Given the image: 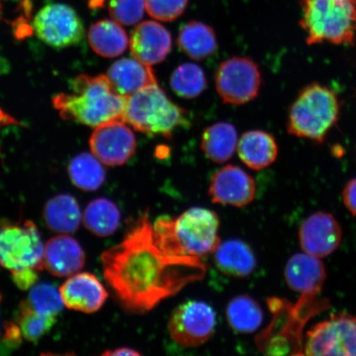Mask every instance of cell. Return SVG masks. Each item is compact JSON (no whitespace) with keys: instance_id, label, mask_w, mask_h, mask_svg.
<instances>
[{"instance_id":"6da1fadb","label":"cell","mask_w":356,"mask_h":356,"mask_svg":"<svg viewBox=\"0 0 356 356\" xmlns=\"http://www.w3.org/2000/svg\"><path fill=\"white\" fill-rule=\"evenodd\" d=\"M106 282L131 314L152 310L189 284L202 280L207 265L197 257L167 254L156 243L148 211L129 226L122 241L102 253Z\"/></svg>"},{"instance_id":"7a4b0ae2","label":"cell","mask_w":356,"mask_h":356,"mask_svg":"<svg viewBox=\"0 0 356 356\" xmlns=\"http://www.w3.org/2000/svg\"><path fill=\"white\" fill-rule=\"evenodd\" d=\"M219 227L215 212L193 207L175 218H159L154 225V240L168 255L202 258L219 247Z\"/></svg>"},{"instance_id":"3957f363","label":"cell","mask_w":356,"mask_h":356,"mask_svg":"<svg viewBox=\"0 0 356 356\" xmlns=\"http://www.w3.org/2000/svg\"><path fill=\"white\" fill-rule=\"evenodd\" d=\"M70 89V93H60L53 99L62 118L92 127L122 120L127 97L115 90L105 75H79Z\"/></svg>"},{"instance_id":"277c9868","label":"cell","mask_w":356,"mask_h":356,"mask_svg":"<svg viewBox=\"0 0 356 356\" xmlns=\"http://www.w3.org/2000/svg\"><path fill=\"white\" fill-rule=\"evenodd\" d=\"M341 104L335 91L318 83L305 87L289 111V134L323 143L339 120Z\"/></svg>"},{"instance_id":"5b68a950","label":"cell","mask_w":356,"mask_h":356,"mask_svg":"<svg viewBox=\"0 0 356 356\" xmlns=\"http://www.w3.org/2000/svg\"><path fill=\"white\" fill-rule=\"evenodd\" d=\"M300 26L309 44H353L356 0H304Z\"/></svg>"},{"instance_id":"8992f818","label":"cell","mask_w":356,"mask_h":356,"mask_svg":"<svg viewBox=\"0 0 356 356\" xmlns=\"http://www.w3.org/2000/svg\"><path fill=\"white\" fill-rule=\"evenodd\" d=\"M122 121L138 131L168 138L178 127L190 124L188 113L173 104L158 83L127 97Z\"/></svg>"},{"instance_id":"52a82bcc","label":"cell","mask_w":356,"mask_h":356,"mask_svg":"<svg viewBox=\"0 0 356 356\" xmlns=\"http://www.w3.org/2000/svg\"><path fill=\"white\" fill-rule=\"evenodd\" d=\"M44 246L33 221L24 224H0V266L12 273L43 269Z\"/></svg>"},{"instance_id":"ba28073f","label":"cell","mask_w":356,"mask_h":356,"mask_svg":"<svg viewBox=\"0 0 356 356\" xmlns=\"http://www.w3.org/2000/svg\"><path fill=\"white\" fill-rule=\"evenodd\" d=\"M307 355L356 356V316L340 314L307 332Z\"/></svg>"},{"instance_id":"9c48e42d","label":"cell","mask_w":356,"mask_h":356,"mask_svg":"<svg viewBox=\"0 0 356 356\" xmlns=\"http://www.w3.org/2000/svg\"><path fill=\"white\" fill-rule=\"evenodd\" d=\"M216 86L225 104H248L255 99L260 91L261 75L259 66L250 58H230L222 62L218 69Z\"/></svg>"},{"instance_id":"30bf717a","label":"cell","mask_w":356,"mask_h":356,"mask_svg":"<svg viewBox=\"0 0 356 356\" xmlns=\"http://www.w3.org/2000/svg\"><path fill=\"white\" fill-rule=\"evenodd\" d=\"M216 323V314L211 306L202 301H188L172 312L168 332L177 344L197 347L211 339Z\"/></svg>"},{"instance_id":"8fae6325","label":"cell","mask_w":356,"mask_h":356,"mask_svg":"<svg viewBox=\"0 0 356 356\" xmlns=\"http://www.w3.org/2000/svg\"><path fill=\"white\" fill-rule=\"evenodd\" d=\"M33 29L41 41L58 49L74 46L84 37L83 22L77 13L62 3L42 8L35 17Z\"/></svg>"},{"instance_id":"7c38bea8","label":"cell","mask_w":356,"mask_h":356,"mask_svg":"<svg viewBox=\"0 0 356 356\" xmlns=\"http://www.w3.org/2000/svg\"><path fill=\"white\" fill-rule=\"evenodd\" d=\"M124 123L115 120L100 124L92 133L89 141L92 152L105 165H123L135 154V135Z\"/></svg>"},{"instance_id":"4fadbf2b","label":"cell","mask_w":356,"mask_h":356,"mask_svg":"<svg viewBox=\"0 0 356 356\" xmlns=\"http://www.w3.org/2000/svg\"><path fill=\"white\" fill-rule=\"evenodd\" d=\"M299 237L305 253L323 258L331 255L340 246L342 230L331 213L317 212L302 222Z\"/></svg>"},{"instance_id":"5bb4252c","label":"cell","mask_w":356,"mask_h":356,"mask_svg":"<svg viewBox=\"0 0 356 356\" xmlns=\"http://www.w3.org/2000/svg\"><path fill=\"white\" fill-rule=\"evenodd\" d=\"M209 194L213 202L236 207H246L255 198L256 184L241 168L228 165L213 175Z\"/></svg>"},{"instance_id":"9a60e30c","label":"cell","mask_w":356,"mask_h":356,"mask_svg":"<svg viewBox=\"0 0 356 356\" xmlns=\"http://www.w3.org/2000/svg\"><path fill=\"white\" fill-rule=\"evenodd\" d=\"M284 277L289 287L300 293L302 304H307L321 292L327 273L319 258L305 252L298 253L289 258Z\"/></svg>"},{"instance_id":"2e32d148","label":"cell","mask_w":356,"mask_h":356,"mask_svg":"<svg viewBox=\"0 0 356 356\" xmlns=\"http://www.w3.org/2000/svg\"><path fill=\"white\" fill-rule=\"evenodd\" d=\"M59 291L66 308L86 314L96 313L108 298V293L100 280L88 273L70 277Z\"/></svg>"},{"instance_id":"e0dca14e","label":"cell","mask_w":356,"mask_h":356,"mask_svg":"<svg viewBox=\"0 0 356 356\" xmlns=\"http://www.w3.org/2000/svg\"><path fill=\"white\" fill-rule=\"evenodd\" d=\"M130 47L135 59L149 66L157 65L165 60L171 51V35L158 22L145 21L134 30Z\"/></svg>"},{"instance_id":"ac0fdd59","label":"cell","mask_w":356,"mask_h":356,"mask_svg":"<svg viewBox=\"0 0 356 356\" xmlns=\"http://www.w3.org/2000/svg\"><path fill=\"white\" fill-rule=\"evenodd\" d=\"M86 258L76 240L61 234L51 238L44 245L43 269L56 277H72L83 269Z\"/></svg>"},{"instance_id":"d6986e66","label":"cell","mask_w":356,"mask_h":356,"mask_svg":"<svg viewBox=\"0 0 356 356\" xmlns=\"http://www.w3.org/2000/svg\"><path fill=\"white\" fill-rule=\"evenodd\" d=\"M106 77L115 90L124 97L158 83L152 68L136 59H122L115 62L110 67Z\"/></svg>"},{"instance_id":"ffe728a7","label":"cell","mask_w":356,"mask_h":356,"mask_svg":"<svg viewBox=\"0 0 356 356\" xmlns=\"http://www.w3.org/2000/svg\"><path fill=\"white\" fill-rule=\"evenodd\" d=\"M213 261L221 273L236 278L248 277L257 266L252 248L239 239L220 243L213 252Z\"/></svg>"},{"instance_id":"44dd1931","label":"cell","mask_w":356,"mask_h":356,"mask_svg":"<svg viewBox=\"0 0 356 356\" xmlns=\"http://www.w3.org/2000/svg\"><path fill=\"white\" fill-rule=\"evenodd\" d=\"M238 152L243 163L254 170L266 168L277 159L278 145L275 137L264 131L244 133L238 144Z\"/></svg>"},{"instance_id":"7402d4cb","label":"cell","mask_w":356,"mask_h":356,"mask_svg":"<svg viewBox=\"0 0 356 356\" xmlns=\"http://www.w3.org/2000/svg\"><path fill=\"white\" fill-rule=\"evenodd\" d=\"M44 220L53 232H76L83 219L77 200L70 194H60L49 200L43 210Z\"/></svg>"},{"instance_id":"603a6c76","label":"cell","mask_w":356,"mask_h":356,"mask_svg":"<svg viewBox=\"0 0 356 356\" xmlns=\"http://www.w3.org/2000/svg\"><path fill=\"white\" fill-rule=\"evenodd\" d=\"M178 47L191 59L202 60L216 51L215 31L202 22L191 21L182 26L177 38Z\"/></svg>"},{"instance_id":"cb8c5ba5","label":"cell","mask_w":356,"mask_h":356,"mask_svg":"<svg viewBox=\"0 0 356 356\" xmlns=\"http://www.w3.org/2000/svg\"><path fill=\"white\" fill-rule=\"evenodd\" d=\"M88 42L97 54L106 58L118 57L126 51L129 40L127 33L115 21L96 22L88 31Z\"/></svg>"},{"instance_id":"d4e9b609","label":"cell","mask_w":356,"mask_h":356,"mask_svg":"<svg viewBox=\"0 0 356 356\" xmlns=\"http://www.w3.org/2000/svg\"><path fill=\"white\" fill-rule=\"evenodd\" d=\"M238 147V134L232 124L219 122L204 131L202 149L211 161L222 163L233 157Z\"/></svg>"},{"instance_id":"484cf974","label":"cell","mask_w":356,"mask_h":356,"mask_svg":"<svg viewBox=\"0 0 356 356\" xmlns=\"http://www.w3.org/2000/svg\"><path fill=\"white\" fill-rule=\"evenodd\" d=\"M121 220V211L117 204L108 198L92 200L83 215L84 226L101 238L108 237L117 232Z\"/></svg>"},{"instance_id":"4316f807","label":"cell","mask_w":356,"mask_h":356,"mask_svg":"<svg viewBox=\"0 0 356 356\" xmlns=\"http://www.w3.org/2000/svg\"><path fill=\"white\" fill-rule=\"evenodd\" d=\"M227 320L234 331L252 333L264 321V312L258 302L248 296H238L229 302L226 308Z\"/></svg>"},{"instance_id":"83f0119b","label":"cell","mask_w":356,"mask_h":356,"mask_svg":"<svg viewBox=\"0 0 356 356\" xmlns=\"http://www.w3.org/2000/svg\"><path fill=\"white\" fill-rule=\"evenodd\" d=\"M71 181L84 191L99 189L106 180L102 163L95 154L82 153L71 160L68 167Z\"/></svg>"},{"instance_id":"f1b7e54d","label":"cell","mask_w":356,"mask_h":356,"mask_svg":"<svg viewBox=\"0 0 356 356\" xmlns=\"http://www.w3.org/2000/svg\"><path fill=\"white\" fill-rule=\"evenodd\" d=\"M171 88L177 96L185 99H193L204 91L207 86L206 74L200 66L186 63L173 71L170 79Z\"/></svg>"},{"instance_id":"f546056e","label":"cell","mask_w":356,"mask_h":356,"mask_svg":"<svg viewBox=\"0 0 356 356\" xmlns=\"http://www.w3.org/2000/svg\"><path fill=\"white\" fill-rule=\"evenodd\" d=\"M19 309L16 321L21 328L22 337L30 342L38 341L56 323V317L37 313L30 308L26 300L20 302Z\"/></svg>"},{"instance_id":"4dcf8cb0","label":"cell","mask_w":356,"mask_h":356,"mask_svg":"<svg viewBox=\"0 0 356 356\" xmlns=\"http://www.w3.org/2000/svg\"><path fill=\"white\" fill-rule=\"evenodd\" d=\"M25 300L33 311L48 317H56L64 306L60 291L47 283L39 284L32 288L29 299Z\"/></svg>"},{"instance_id":"1f68e13d","label":"cell","mask_w":356,"mask_h":356,"mask_svg":"<svg viewBox=\"0 0 356 356\" xmlns=\"http://www.w3.org/2000/svg\"><path fill=\"white\" fill-rule=\"evenodd\" d=\"M145 0H111L110 15L120 24L131 26L144 16Z\"/></svg>"},{"instance_id":"d6a6232c","label":"cell","mask_w":356,"mask_h":356,"mask_svg":"<svg viewBox=\"0 0 356 356\" xmlns=\"http://www.w3.org/2000/svg\"><path fill=\"white\" fill-rule=\"evenodd\" d=\"M145 8L153 19L163 22L175 21L186 10L188 0H145Z\"/></svg>"},{"instance_id":"836d02e7","label":"cell","mask_w":356,"mask_h":356,"mask_svg":"<svg viewBox=\"0 0 356 356\" xmlns=\"http://www.w3.org/2000/svg\"><path fill=\"white\" fill-rule=\"evenodd\" d=\"M22 333L19 324L8 322L4 323L3 343L0 345V354H8L19 348L22 343Z\"/></svg>"},{"instance_id":"e575fe53","label":"cell","mask_w":356,"mask_h":356,"mask_svg":"<svg viewBox=\"0 0 356 356\" xmlns=\"http://www.w3.org/2000/svg\"><path fill=\"white\" fill-rule=\"evenodd\" d=\"M38 270L29 268L12 273L13 282L22 291H28L38 282Z\"/></svg>"},{"instance_id":"d590c367","label":"cell","mask_w":356,"mask_h":356,"mask_svg":"<svg viewBox=\"0 0 356 356\" xmlns=\"http://www.w3.org/2000/svg\"><path fill=\"white\" fill-rule=\"evenodd\" d=\"M342 200L351 215L356 216V178L347 182L342 191Z\"/></svg>"},{"instance_id":"8d00e7d4","label":"cell","mask_w":356,"mask_h":356,"mask_svg":"<svg viewBox=\"0 0 356 356\" xmlns=\"http://www.w3.org/2000/svg\"><path fill=\"white\" fill-rule=\"evenodd\" d=\"M102 355L106 356H120V355H140V353L138 351L127 348V347H123V348L115 349V350H108L105 351Z\"/></svg>"},{"instance_id":"74e56055","label":"cell","mask_w":356,"mask_h":356,"mask_svg":"<svg viewBox=\"0 0 356 356\" xmlns=\"http://www.w3.org/2000/svg\"><path fill=\"white\" fill-rule=\"evenodd\" d=\"M13 120L10 115L4 114L2 111H0V126L6 124V123H13Z\"/></svg>"},{"instance_id":"f35d334b","label":"cell","mask_w":356,"mask_h":356,"mask_svg":"<svg viewBox=\"0 0 356 356\" xmlns=\"http://www.w3.org/2000/svg\"><path fill=\"white\" fill-rule=\"evenodd\" d=\"M2 300V296H1V293H0V302H1ZM0 337H1V332H0Z\"/></svg>"},{"instance_id":"ab89813d","label":"cell","mask_w":356,"mask_h":356,"mask_svg":"<svg viewBox=\"0 0 356 356\" xmlns=\"http://www.w3.org/2000/svg\"><path fill=\"white\" fill-rule=\"evenodd\" d=\"M1 1V0H0ZM0 17H1V3H0Z\"/></svg>"}]
</instances>
